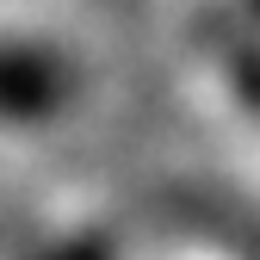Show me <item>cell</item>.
I'll list each match as a JSON object with an SVG mask.
<instances>
[{"label": "cell", "mask_w": 260, "mask_h": 260, "mask_svg": "<svg viewBox=\"0 0 260 260\" xmlns=\"http://www.w3.org/2000/svg\"><path fill=\"white\" fill-rule=\"evenodd\" d=\"M75 69L44 44L0 38V124H44L69 106Z\"/></svg>", "instance_id": "6da1fadb"}, {"label": "cell", "mask_w": 260, "mask_h": 260, "mask_svg": "<svg viewBox=\"0 0 260 260\" xmlns=\"http://www.w3.org/2000/svg\"><path fill=\"white\" fill-rule=\"evenodd\" d=\"M230 81H236V93H242V106L260 118V50H236V56H230Z\"/></svg>", "instance_id": "7a4b0ae2"}]
</instances>
